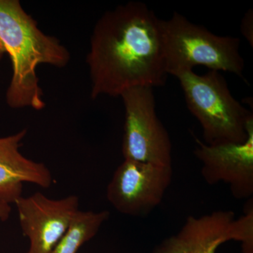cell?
<instances>
[{
  "mask_svg": "<svg viewBox=\"0 0 253 253\" xmlns=\"http://www.w3.org/2000/svg\"><path fill=\"white\" fill-rule=\"evenodd\" d=\"M160 21L141 1L119 5L99 18L86 58L91 99L120 96L131 88L166 83Z\"/></svg>",
  "mask_w": 253,
  "mask_h": 253,
  "instance_id": "6da1fadb",
  "label": "cell"
},
{
  "mask_svg": "<svg viewBox=\"0 0 253 253\" xmlns=\"http://www.w3.org/2000/svg\"><path fill=\"white\" fill-rule=\"evenodd\" d=\"M0 45L12 66L6 104L11 109L41 111L46 104L37 68L41 64L66 67L70 51L56 37L42 31L18 0H0Z\"/></svg>",
  "mask_w": 253,
  "mask_h": 253,
  "instance_id": "7a4b0ae2",
  "label": "cell"
},
{
  "mask_svg": "<svg viewBox=\"0 0 253 253\" xmlns=\"http://www.w3.org/2000/svg\"><path fill=\"white\" fill-rule=\"evenodd\" d=\"M160 27L168 75L205 66L209 71H225L243 78L245 61L239 38L217 36L178 12L169 19H161Z\"/></svg>",
  "mask_w": 253,
  "mask_h": 253,
  "instance_id": "3957f363",
  "label": "cell"
},
{
  "mask_svg": "<svg viewBox=\"0 0 253 253\" xmlns=\"http://www.w3.org/2000/svg\"><path fill=\"white\" fill-rule=\"evenodd\" d=\"M174 76L180 83L188 109L202 126L205 144H241L246 140L253 112L233 96L220 72L198 75L190 70Z\"/></svg>",
  "mask_w": 253,
  "mask_h": 253,
  "instance_id": "277c9868",
  "label": "cell"
},
{
  "mask_svg": "<svg viewBox=\"0 0 253 253\" xmlns=\"http://www.w3.org/2000/svg\"><path fill=\"white\" fill-rule=\"evenodd\" d=\"M120 96L125 107L124 159L172 166V142L158 117L154 88H131Z\"/></svg>",
  "mask_w": 253,
  "mask_h": 253,
  "instance_id": "5b68a950",
  "label": "cell"
},
{
  "mask_svg": "<svg viewBox=\"0 0 253 253\" xmlns=\"http://www.w3.org/2000/svg\"><path fill=\"white\" fill-rule=\"evenodd\" d=\"M172 175V166L124 160L113 173L106 197L118 212L144 217L161 204Z\"/></svg>",
  "mask_w": 253,
  "mask_h": 253,
  "instance_id": "8992f818",
  "label": "cell"
},
{
  "mask_svg": "<svg viewBox=\"0 0 253 253\" xmlns=\"http://www.w3.org/2000/svg\"><path fill=\"white\" fill-rule=\"evenodd\" d=\"M23 235L29 240L26 253H50L67 231L79 210L75 195L51 199L42 193L21 196L14 204Z\"/></svg>",
  "mask_w": 253,
  "mask_h": 253,
  "instance_id": "52a82bcc",
  "label": "cell"
},
{
  "mask_svg": "<svg viewBox=\"0 0 253 253\" xmlns=\"http://www.w3.org/2000/svg\"><path fill=\"white\" fill-rule=\"evenodd\" d=\"M244 143L208 145L196 138V157L202 163L201 174L209 185L228 184L236 199L253 195V118Z\"/></svg>",
  "mask_w": 253,
  "mask_h": 253,
  "instance_id": "ba28073f",
  "label": "cell"
},
{
  "mask_svg": "<svg viewBox=\"0 0 253 253\" xmlns=\"http://www.w3.org/2000/svg\"><path fill=\"white\" fill-rule=\"evenodd\" d=\"M27 134L23 129L0 137V204H15L22 196L24 183L47 189L53 184L51 171L44 163L36 162L21 152Z\"/></svg>",
  "mask_w": 253,
  "mask_h": 253,
  "instance_id": "9c48e42d",
  "label": "cell"
},
{
  "mask_svg": "<svg viewBox=\"0 0 253 253\" xmlns=\"http://www.w3.org/2000/svg\"><path fill=\"white\" fill-rule=\"evenodd\" d=\"M234 218L235 213L231 211H214L199 217L189 216L176 235L190 253H216L226 242V231Z\"/></svg>",
  "mask_w": 253,
  "mask_h": 253,
  "instance_id": "30bf717a",
  "label": "cell"
},
{
  "mask_svg": "<svg viewBox=\"0 0 253 253\" xmlns=\"http://www.w3.org/2000/svg\"><path fill=\"white\" fill-rule=\"evenodd\" d=\"M109 217L108 211H78L67 231L50 253H77L83 245L97 234Z\"/></svg>",
  "mask_w": 253,
  "mask_h": 253,
  "instance_id": "8fae6325",
  "label": "cell"
},
{
  "mask_svg": "<svg viewBox=\"0 0 253 253\" xmlns=\"http://www.w3.org/2000/svg\"><path fill=\"white\" fill-rule=\"evenodd\" d=\"M253 201V200H252ZM249 202L244 214L236 217L229 224L226 234V242L235 241L241 244L242 253H253V207Z\"/></svg>",
  "mask_w": 253,
  "mask_h": 253,
  "instance_id": "7c38bea8",
  "label": "cell"
},
{
  "mask_svg": "<svg viewBox=\"0 0 253 253\" xmlns=\"http://www.w3.org/2000/svg\"><path fill=\"white\" fill-rule=\"evenodd\" d=\"M152 253H190L182 240L177 235L169 236L156 246Z\"/></svg>",
  "mask_w": 253,
  "mask_h": 253,
  "instance_id": "4fadbf2b",
  "label": "cell"
},
{
  "mask_svg": "<svg viewBox=\"0 0 253 253\" xmlns=\"http://www.w3.org/2000/svg\"><path fill=\"white\" fill-rule=\"evenodd\" d=\"M253 9H249V11L245 14L244 18H243L242 23H241L242 34L249 41L252 47L253 44Z\"/></svg>",
  "mask_w": 253,
  "mask_h": 253,
  "instance_id": "5bb4252c",
  "label": "cell"
},
{
  "mask_svg": "<svg viewBox=\"0 0 253 253\" xmlns=\"http://www.w3.org/2000/svg\"><path fill=\"white\" fill-rule=\"evenodd\" d=\"M11 208L10 205L0 204V220L4 221L9 219Z\"/></svg>",
  "mask_w": 253,
  "mask_h": 253,
  "instance_id": "9a60e30c",
  "label": "cell"
},
{
  "mask_svg": "<svg viewBox=\"0 0 253 253\" xmlns=\"http://www.w3.org/2000/svg\"><path fill=\"white\" fill-rule=\"evenodd\" d=\"M5 53L2 47L0 45V65H1V60H2L3 56H4Z\"/></svg>",
  "mask_w": 253,
  "mask_h": 253,
  "instance_id": "2e32d148",
  "label": "cell"
}]
</instances>
